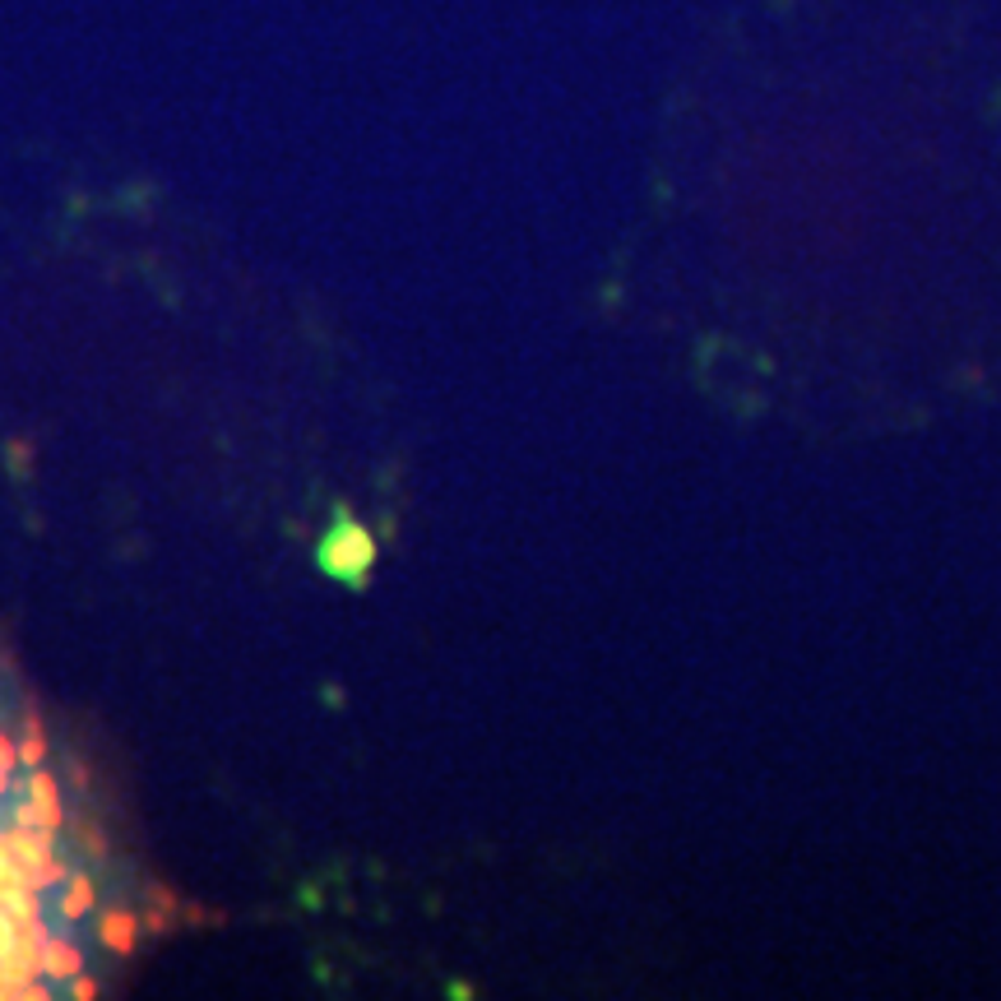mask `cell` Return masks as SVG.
<instances>
[{
	"instance_id": "obj_14",
	"label": "cell",
	"mask_w": 1001,
	"mask_h": 1001,
	"mask_svg": "<svg viewBox=\"0 0 1001 1001\" xmlns=\"http://www.w3.org/2000/svg\"><path fill=\"white\" fill-rule=\"evenodd\" d=\"M10 789H14V779H10V774H0V797H5Z\"/></svg>"
},
{
	"instance_id": "obj_2",
	"label": "cell",
	"mask_w": 1001,
	"mask_h": 1001,
	"mask_svg": "<svg viewBox=\"0 0 1001 1001\" xmlns=\"http://www.w3.org/2000/svg\"><path fill=\"white\" fill-rule=\"evenodd\" d=\"M139 918L131 914V908H107V914L98 918V937L102 945L112 955H135V945H139Z\"/></svg>"
},
{
	"instance_id": "obj_10",
	"label": "cell",
	"mask_w": 1001,
	"mask_h": 1001,
	"mask_svg": "<svg viewBox=\"0 0 1001 1001\" xmlns=\"http://www.w3.org/2000/svg\"><path fill=\"white\" fill-rule=\"evenodd\" d=\"M14 770H20V746H14L5 733H0V774L14 779Z\"/></svg>"
},
{
	"instance_id": "obj_4",
	"label": "cell",
	"mask_w": 1001,
	"mask_h": 1001,
	"mask_svg": "<svg viewBox=\"0 0 1001 1001\" xmlns=\"http://www.w3.org/2000/svg\"><path fill=\"white\" fill-rule=\"evenodd\" d=\"M94 904H98V886L88 881L84 871H70V881H65V900H61V914H65V918H84Z\"/></svg>"
},
{
	"instance_id": "obj_1",
	"label": "cell",
	"mask_w": 1001,
	"mask_h": 1001,
	"mask_svg": "<svg viewBox=\"0 0 1001 1001\" xmlns=\"http://www.w3.org/2000/svg\"><path fill=\"white\" fill-rule=\"evenodd\" d=\"M316 561H320L325 575H334V579H343V585L362 589L367 585V575H371V566H376V538L362 529V524H353L349 511H339V524L320 538Z\"/></svg>"
},
{
	"instance_id": "obj_8",
	"label": "cell",
	"mask_w": 1001,
	"mask_h": 1001,
	"mask_svg": "<svg viewBox=\"0 0 1001 1001\" xmlns=\"http://www.w3.org/2000/svg\"><path fill=\"white\" fill-rule=\"evenodd\" d=\"M61 793V784H57V774L51 770H28V797H57Z\"/></svg>"
},
{
	"instance_id": "obj_5",
	"label": "cell",
	"mask_w": 1001,
	"mask_h": 1001,
	"mask_svg": "<svg viewBox=\"0 0 1001 1001\" xmlns=\"http://www.w3.org/2000/svg\"><path fill=\"white\" fill-rule=\"evenodd\" d=\"M47 760V737H42V719L38 715H28V723H24V742H20V766H28V770H38Z\"/></svg>"
},
{
	"instance_id": "obj_11",
	"label": "cell",
	"mask_w": 1001,
	"mask_h": 1001,
	"mask_svg": "<svg viewBox=\"0 0 1001 1001\" xmlns=\"http://www.w3.org/2000/svg\"><path fill=\"white\" fill-rule=\"evenodd\" d=\"M70 997H80V1001H94V997H98V978H88V974L80 969L75 978H70Z\"/></svg>"
},
{
	"instance_id": "obj_9",
	"label": "cell",
	"mask_w": 1001,
	"mask_h": 1001,
	"mask_svg": "<svg viewBox=\"0 0 1001 1001\" xmlns=\"http://www.w3.org/2000/svg\"><path fill=\"white\" fill-rule=\"evenodd\" d=\"M149 904H154V908H168V914H176V908H181V895H176V890H168L162 881H154V886H149Z\"/></svg>"
},
{
	"instance_id": "obj_3",
	"label": "cell",
	"mask_w": 1001,
	"mask_h": 1001,
	"mask_svg": "<svg viewBox=\"0 0 1001 1001\" xmlns=\"http://www.w3.org/2000/svg\"><path fill=\"white\" fill-rule=\"evenodd\" d=\"M84 969V955H80V945L75 941H61V937H51L47 945H42V974H51V978H61V982H70Z\"/></svg>"
},
{
	"instance_id": "obj_6",
	"label": "cell",
	"mask_w": 1001,
	"mask_h": 1001,
	"mask_svg": "<svg viewBox=\"0 0 1001 1001\" xmlns=\"http://www.w3.org/2000/svg\"><path fill=\"white\" fill-rule=\"evenodd\" d=\"M14 941L28 945V951H42V945L51 941V932H47L42 918H24V923H14Z\"/></svg>"
},
{
	"instance_id": "obj_13",
	"label": "cell",
	"mask_w": 1001,
	"mask_h": 1001,
	"mask_svg": "<svg viewBox=\"0 0 1001 1001\" xmlns=\"http://www.w3.org/2000/svg\"><path fill=\"white\" fill-rule=\"evenodd\" d=\"M84 849H88V853H107V840H102L98 830H88V834H84Z\"/></svg>"
},
{
	"instance_id": "obj_12",
	"label": "cell",
	"mask_w": 1001,
	"mask_h": 1001,
	"mask_svg": "<svg viewBox=\"0 0 1001 1001\" xmlns=\"http://www.w3.org/2000/svg\"><path fill=\"white\" fill-rule=\"evenodd\" d=\"M14 826H33V797H24V803L14 807Z\"/></svg>"
},
{
	"instance_id": "obj_7",
	"label": "cell",
	"mask_w": 1001,
	"mask_h": 1001,
	"mask_svg": "<svg viewBox=\"0 0 1001 1001\" xmlns=\"http://www.w3.org/2000/svg\"><path fill=\"white\" fill-rule=\"evenodd\" d=\"M5 460H10L14 478H28V473H33V445L24 441V436H14V441L5 445Z\"/></svg>"
}]
</instances>
